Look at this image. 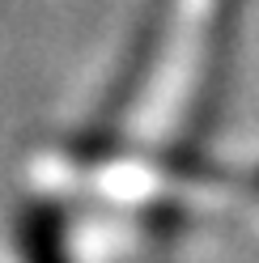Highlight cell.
Returning a JSON list of instances; mask_svg holds the SVG:
<instances>
[{"mask_svg":"<svg viewBox=\"0 0 259 263\" xmlns=\"http://www.w3.org/2000/svg\"><path fill=\"white\" fill-rule=\"evenodd\" d=\"M5 263H81L68 212L47 195L26 204L13 217V229L5 238Z\"/></svg>","mask_w":259,"mask_h":263,"instance_id":"obj_1","label":"cell"}]
</instances>
